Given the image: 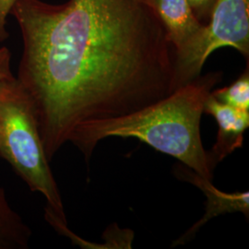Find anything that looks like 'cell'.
I'll list each match as a JSON object with an SVG mask.
<instances>
[{"instance_id": "cell-6", "label": "cell", "mask_w": 249, "mask_h": 249, "mask_svg": "<svg viewBox=\"0 0 249 249\" xmlns=\"http://www.w3.org/2000/svg\"><path fill=\"white\" fill-rule=\"evenodd\" d=\"M188 168V167H187ZM178 178H183L187 182L198 187L207 197L206 213L201 220L195 223L188 231H186L179 239L174 242L173 246L184 245L192 240L199 229L212 220L221 214L231 213L239 212L247 218L249 215V192H236V193H224L214 187L212 181L201 178L192 170L178 166L177 171Z\"/></svg>"}, {"instance_id": "cell-8", "label": "cell", "mask_w": 249, "mask_h": 249, "mask_svg": "<svg viewBox=\"0 0 249 249\" xmlns=\"http://www.w3.org/2000/svg\"><path fill=\"white\" fill-rule=\"evenodd\" d=\"M32 231L19 214L9 204L0 186V249H26Z\"/></svg>"}, {"instance_id": "cell-12", "label": "cell", "mask_w": 249, "mask_h": 249, "mask_svg": "<svg viewBox=\"0 0 249 249\" xmlns=\"http://www.w3.org/2000/svg\"><path fill=\"white\" fill-rule=\"evenodd\" d=\"M10 51L7 47H0V83L14 77L10 69Z\"/></svg>"}, {"instance_id": "cell-3", "label": "cell", "mask_w": 249, "mask_h": 249, "mask_svg": "<svg viewBox=\"0 0 249 249\" xmlns=\"http://www.w3.org/2000/svg\"><path fill=\"white\" fill-rule=\"evenodd\" d=\"M0 157L9 162L32 191L45 196L46 207L67 222L36 116L16 77L0 83Z\"/></svg>"}, {"instance_id": "cell-1", "label": "cell", "mask_w": 249, "mask_h": 249, "mask_svg": "<svg viewBox=\"0 0 249 249\" xmlns=\"http://www.w3.org/2000/svg\"><path fill=\"white\" fill-rule=\"evenodd\" d=\"M18 80L47 160L84 125L125 116L177 90L176 51L142 0H17Z\"/></svg>"}, {"instance_id": "cell-13", "label": "cell", "mask_w": 249, "mask_h": 249, "mask_svg": "<svg viewBox=\"0 0 249 249\" xmlns=\"http://www.w3.org/2000/svg\"><path fill=\"white\" fill-rule=\"evenodd\" d=\"M0 147H1V133H0Z\"/></svg>"}, {"instance_id": "cell-11", "label": "cell", "mask_w": 249, "mask_h": 249, "mask_svg": "<svg viewBox=\"0 0 249 249\" xmlns=\"http://www.w3.org/2000/svg\"><path fill=\"white\" fill-rule=\"evenodd\" d=\"M17 0H0V42L9 38L7 31V18Z\"/></svg>"}, {"instance_id": "cell-5", "label": "cell", "mask_w": 249, "mask_h": 249, "mask_svg": "<svg viewBox=\"0 0 249 249\" xmlns=\"http://www.w3.org/2000/svg\"><path fill=\"white\" fill-rule=\"evenodd\" d=\"M204 113L213 116L219 126L216 142L208 152L210 166L214 170L219 162L243 146L244 135L249 126V111L220 103L211 92L205 102Z\"/></svg>"}, {"instance_id": "cell-4", "label": "cell", "mask_w": 249, "mask_h": 249, "mask_svg": "<svg viewBox=\"0 0 249 249\" xmlns=\"http://www.w3.org/2000/svg\"><path fill=\"white\" fill-rule=\"evenodd\" d=\"M232 47L249 56V0H217L202 31L176 52L177 89L196 80L215 50Z\"/></svg>"}, {"instance_id": "cell-2", "label": "cell", "mask_w": 249, "mask_h": 249, "mask_svg": "<svg viewBox=\"0 0 249 249\" xmlns=\"http://www.w3.org/2000/svg\"><path fill=\"white\" fill-rule=\"evenodd\" d=\"M222 78V72L200 75L166 98L132 114L84 125L70 142L89 160L95 147L105 139H138L212 181L213 170L201 141L200 121L205 102Z\"/></svg>"}, {"instance_id": "cell-10", "label": "cell", "mask_w": 249, "mask_h": 249, "mask_svg": "<svg viewBox=\"0 0 249 249\" xmlns=\"http://www.w3.org/2000/svg\"><path fill=\"white\" fill-rule=\"evenodd\" d=\"M187 2L197 19L207 24L217 0H187Z\"/></svg>"}, {"instance_id": "cell-7", "label": "cell", "mask_w": 249, "mask_h": 249, "mask_svg": "<svg viewBox=\"0 0 249 249\" xmlns=\"http://www.w3.org/2000/svg\"><path fill=\"white\" fill-rule=\"evenodd\" d=\"M163 27L175 51H180L202 31L200 22L187 0H142Z\"/></svg>"}, {"instance_id": "cell-9", "label": "cell", "mask_w": 249, "mask_h": 249, "mask_svg": "<svg viewBox=\"0 0 249 249\" xmlns=\"http://www.w3.org/2000/svg\"><path fill=\"white\" fill-rule=\"evenodd\" d=\"M212 95L220 103L242 111H249V69H247L240 77L231 85L212 91Z\"/></svg>"}]
</instances>
